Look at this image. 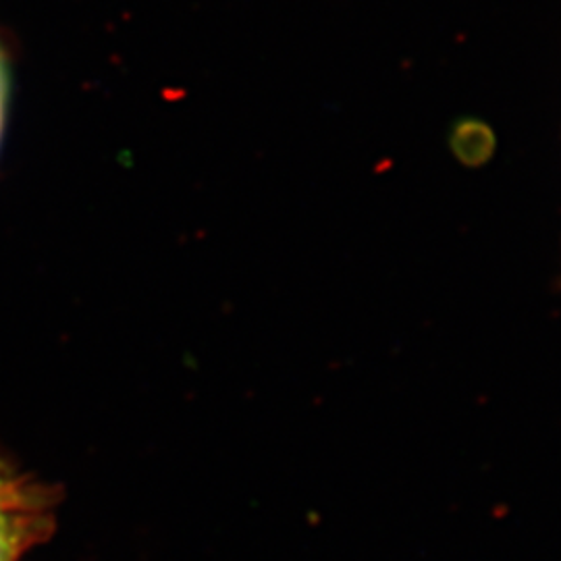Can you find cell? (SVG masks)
I'll return each mask as SVG.
<instances>
[{
  "instance_id": "1",
  "label": "cell",
  "mask_w": 561,
  "mask_h": 561,
  "mask_svg": "<svg viewBox=\"0 0 561 561\" xmlns=\"http://www.w3.org/2000/svg\"><path fill=\"white\" fill-rule=\"evenodd\" d=\"M46 522L48 512L41 493L0 466V561H20L41 541Z\"/></svg>"
},
{
  "instance_id": "2",
  "label": "cell",
  "mask_w": 561,
  "mask_h": 561,
  "mask_svg": "<svg viewBox=\"0 0 561 561\" xmlns=\"http://www.w3.org/2000/svg\"><path fill=\"white\" fill-rule=\"evenodd\" d=\"M9 60L7 53L0 44V144H2V134L7 125V111H9Z\"/></svg>"
}]
</instances>
